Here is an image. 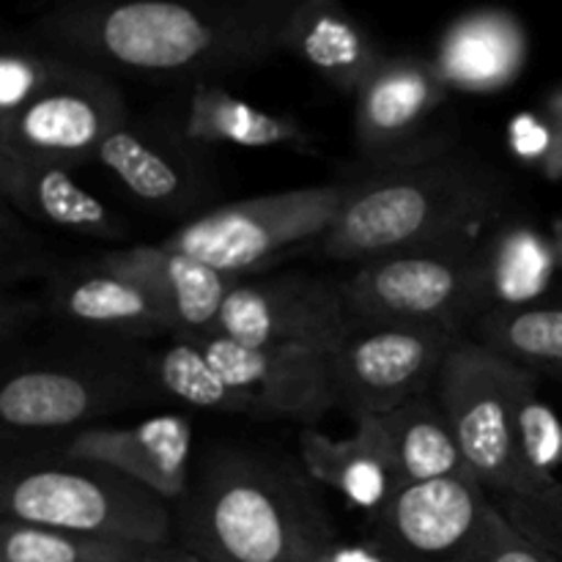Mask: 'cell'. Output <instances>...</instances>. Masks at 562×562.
<instances>
[{
	"label": "cell",
	"mask_w": 562,
	"mask_h": 562,
	"mask_svg": "<svg viewBox=\"0 0 562 562\" xmlns=\"http://www.w3.org/2000/svg\"><path fill=\"white\" fill-rule=\"evenodd\" d=\"M294 0L236 3H80L49 11L33 33L44 49L102 75L217 82L283 49Z\"/></svg>",
	"instance_id": "1"
},
{
	"label": "cell",
	"mask_w": 562,
	"mask_h": 562,
	"mask_svg": "<svg viewBox=\"0 0 562 562\" xmlns=\"http://www.w3.org/2000/svg\"><path fill=\"white\" fill-rule=\"evenodd\" d=\"M508 184L492 165L445 154L423 165L357 179L316 250L329 261L368 263L395 252L483 241L505 220Z\"/></svg>",
	"instance_id": "2"
},
{
	"label": "cell",
	"mask_w": 562,
	"mask_h": 562,
	"mask_svg": "<svg viewBox=\"0 0 562 562\" xmlns=\"http://www.w3.org/2000/svg\"><path fill=\"white\" fill-rule=\"evenodd\" d=\"M173 521L181 547L206 562H313L338 538L294 470L239 450L206 459Z\"/></svg>",
	"instance_id": "3"
},
{
	"label": "cell",
	"mask_w": 562,
	"mask_h": 562,
	"mask_svg": "<svg viewBox=\"0 0 562 562\" xmlns=\"http://www.w3.org/2000/svg\"><path fill=\"white\" fill-rule=\"evenodd\" d=\"M3 519L82 532L137 547H170L173 505L99 461L47 456L11 464L0 494Z\"/></svg>",
	"instance_id": "4"
},
{
	"label": "cell",
	"mask_w": 562,
	"mask_h": 562,
	"mask_svg": "<svg viewBox=\"0 0 562 562\" xmlns=\"http://www.w3.org/2000/svg\"><path fill=\"white\" fill-rule=\"evenodd\" d=\"M483 241L395 252L360 263L340 283L351 322L426 324L461 335L464 322L488 311Z\"/></svg>",
	"instance_id": "5"
},
{
	"label": "cell",
	"mask_w": 562,
	"mask_h": 562,
	"mask_svg": "<svg viewBox=\"0 0 562 562\" xmlns=\"http://www.w3.org/2000/svg\"><path fill=\"white\" fill-rule=\"evenodd\" d=\"M355 184L357 179H349L228 203L198 214L162 245L239 278L296 247L318 245L344 212Z\"/></svg>",
	"instance_id": "6"
},
{
	"label": "cell",
	"mask_w": 562,
	"mask_h": 562,
	"mask_svg": "<svg viewBox=\"0 0 562 562\" xmlns=\"http://www.w3.org/2000/svg\"><path fill=\"white\" fill-rule=\"evenodd\" d=\"M536 373L514 366L477 340L461 338L437 382L456 439L483 488L527 497L530 483L516 453V406Z\"/></svg>",
	"instance_id": "7"
},
{
	"label": "cell",
	"mask_w": 562,
	"mask_h": 562,
	"mask_svg": "<svg viewBox=\"0 0 562 562\" xmlns=\"http://www.w3.org/2000/svg\"><path fill=\"white\" fill-rule=\"evenodd\" d=\"M459 340V333L426 324L351 322L329 351L338 406L360 420L428 395Z\"/></svg>",
	"instance_id": "8"
},
{
	"label": "cell",
	"mask_w": 562,
	"mask_h": 562,
	"mask_svg": "<svg viewBox=\"0 0 562 562\" xmlns=\"http://www.w3.org/2000/svg\"><path fill=\"white\" fill-rule=\"evenodd\" d=\"M130 119L124 93L108 75L69 60L53 86L0 121V151L77 168L97 162L104 143Z\"/></svg>",
	"instance_id": "9"
},
{
	"label": "cell",
	"mask_w": 562,
	"mask_h": 562,
	"mask_svg": "<svg viewBox=\"0 0 562 562\" xmlns=\"http://www.w3.org/2000/svg\"><path fill=\"white\" fill-rule=\"evenodd\" d=\"M431 58L387 55L357 93L355 140L362 157L384 168L423 165L450 154L434 130L448 99Z\"/></svg>",
	"instance_id": "10"
},
{
	"label": "cell",
	"mask_w": 562,
	"mask_h": 562,
	"mask_svg": "<svg viewBox=\"0 0 562 562\" xmlns=\"http://www.w3.org/2000/svg\"><path fill=\"white\" fill-rule=\"evenodd\" d=\"M338 283L291 272L267 280H239L220 311L214 333L247 346H296L333 351L349 329Z\"/></svg>",
	"instance_id": "11"
},
{
	"label": "cell",
	"mask_w": 562,
	"mask_h": 562,
	"mask_svg": "<svg viewBox=\"0 0 562 562\" xmlns=\"http://www.w3.org/2000/svg\"><path fill=\"white\" fill-rule=\"evenodd\" d=\"M497 505L475 477L404 486L368 519L395 562H477Z\"/></svg>",
	"instance_id": "12"
},
{
	"label": "cell",
	"mask_w": 562,
	"mask_h": 562,
	"mask_svg": "<svg viewBox=\"0 0 562 562\" xmlns=\"http://www.w3.org/2000/svg\"><path fill=\"white\" fill-rule=\"evenodd\" d=\"M97 162L143 206L187 214L209 201L214 170L209 148L184 135L181 119H130L99 151Z\"/></svg>",
	"instance_id": "13"
},
{
	"label": "cell",
	"mask_w": 562,
	"mask_h": 562,
	"mask_svg": "<svg viewBox=\"0 0 562 562\" xmlns=\"http://www.w3.org/2000/svg\"><path fill=\"white\" fill-rule=\"evenodd\" d=\"M192 340L223 373L225 382L245 395L250 415L313 423L338 406L327 351L247 346L220 335H201Z\"/></svg>",
	"instance_id": "14"
},
{
	"label": "cell",
	"mask_w": 562,
	"mask_h": 562,
	"mask_svg": "<svg viewBox=\"0 0 562 562\" xmlns=\"http://www.w3.org/2000/svg\"><path fill=\"white\" fill-rule=\"evenodd\" d=\"M143 373L113 362L22 368L0 390V417L16 431H58L135 404Z\"/></svg>",
	"instance_id": "15"
},
{
	"label": "cell",
	"mask_w": 562,
	"mask_h": 562,
	"mask_svg": "<svg viewBox=\"0 0 562 562\" xmlns=\"http://www.w3.org/2000/svg\"><path fill=\"white\" fill-rule=\"evenodd\" d=\"M60 453L113 467L176 505L190 488L192 426L179 415H159L132 428H86Z\"/></svg>",
	"instance_id": "16"
},
{
	"label": "cell",
	"mask_w": 562,
	"mask_h": 562,
	"mask_svg": "<svg viewBox=\"0 0 562 562\" xmlns=\"http://www.w3.org/2000/svg\"><path fill=\"white\" fill-rule=\"evenodd\" d=\"M530 58V36L514 11L486 5L456 16L431 64L448 91L497 93L514 86Z\"/></svg>",
	"instance_id": "17"
},
{
	"label": "cell",
	"mask_w": 562,
	"mask_h": 562,
	"mask_svg": "<svg viewBox=\"0 0 562 562\" xmlns=\"http://www.w3.org/2000/svg\"><path fill=\"white\" fill-rule=\"evenodd\" d=\"M99 263L146 285L173 322V335H212L220 311L239 278L159 245H137L104 252Z\"/></svg>",
	"instance_id": "18"
},
{
	"label": "cell",
	"mask_w": 562,
	"mask_h": 562,
	"mask_svg": "<svg viewBox=\"0 0 562 562\" xmlns=\"http://www.w3.org/2000/svg\"><path fill=\"white\" fill-rule=\"evenodd\" d=\"M49 305L69 324L104 338L137 340L173 333V322L146 285L99 261L60 272L49 289Z\"/></svg>",
	"instance_id": "19"
},
{
	"label": "cell",
	"mask_w": 562,
	"mask_h": 562,
	"mask_svg": "<svg viewBox=\"0 0 562 562\" xmlns=\"http://www.w3.org/2000/svg\"><path fill=\"white\" fill-rule=\"evenodd\" d=\"M300 456L313 481L366 510L368 519L387 508L404 488L379 417H360L349 439H329L316 428H302Z\"/></svg>",
	"instance_id": "20"
},
{
	"label": "cell",
	"mask_w": 562,
	"mask_h": 562,
	"mask_svg": "<svg viewBox=\"0 0 562 562\" xmlns=\"http://www.w3.org/2000/svg\"><path fill=\"white\" fill-rule=\"evenodd\" d=\"M0 192L25 217L93 239H119L124 220L71 176V168L0 151Z\"/></svg>",
	"instance_id": "21"
},
{
	"label": "cell",
	"mask_w": 562,
	"mask_h": 562,
	"mask_svg": "<svg viewBox=\"0 0 562 562\" xmlns=\"http://www.w3.org/2000/svg\"><path fill=\"white\" fill-rule=\"evenodd\" d=\"M283 49L305 60L329 86L355 97L387 60L362 22L335 0H300L285 22Z\"/></svg>",
	"instance_id": "22"
},
{
	"label": "cell",
	"mask_w": 562,
	"mask_h": 562,
	"mask_svg": "<svg viewBox=\"0 0 562 562\" xmlns=\"http://www.w3.org/2000/svg\"><path fill=\"white\" fill-rule=\"evenodd\" d=\"M562 256L549 236L525 220H503L483 241L488 311L536 305L547 296Z\"/></svg>",
	"instance_id": "23"
},
{
	"label": "cell",
	"mask_w": 562,
	"mask_h": 562,
	"mask_svg": "<svg viewBox=\"0 0 562 562\" xmlns=\"http://www.w3.org/2000/svg\"><path fill=\"white\" fill-rule=\"evenodd\" d=\"M184 135L201 146L239 148H305L307 132L294 115L269 113L256 104L236 99L217 82L195 86L179 115Z\"/></svg>",
	"instance_id": "24"
},
{
	"label": "cell",
	"mask_w": 562,
	"mask_h": 562,
	"mask_svg": "<svg viewBox=\"0 0 562 562\" xmlns=\"http://www.w3.org/2000/svg\"><path fill=\"white\" fill-rule=\"evenodd\" d=\"M379 420L387 434L404 486L450 481V477H475L437 398L420 395Z\"/></svg>",
	"instance_id": "25"
},
{
	"label": "cell",
	"mask_w": 562,
	"mask_h": 562,
	"mask_svg": "<svg viewBox=\"0 0 562 562\" xmlns=\"http://www.w3.org/2000/svg\"><path fill=\"white\" fill-rule=\"evenodd\" d=\"M477 344L530 373L562 376V300L486 311L477 318Z\"/></svg>",
	"instance_id": "26"
},
{
	"label": "cell",
	"mask_w": 562,
	"mask_h": 562,
	"mask_svg": "<svg viewBox=\"0 0 562 562\" xmlns=\"http://www.w3.org/2000/svg\"><path fill=\"white\" fill-rule=\"evenodd\" d=\"M146 376L176 401L195 409L223 412V415H250L245 395L236 393L223 373L212 366L201 346L187 335H176L173 344L148 360Z\"/></svg>",
	"instance_id": "27"
},
{
	"label": "cell",
	"mask_w": 562,
	"mask_h": 562,
	"mask_svg": "<svg viewBox=\"0 0 562 562\" xmlns=\"http://www.w3.org/2000/svg\"><path fill=\"white\" fill-rule=\"evenodd\" d=\"M151 547L3 519L0 562H140Z\"/></svg>",
	"instance_id": "28"
},
{
	"label": "cell",
	"mask_w": 562,
	"mask_h": 562,
	"mask_svg": "<svg viewBox=\"0 0 562 562\" xmlns=\"http://www.w3.org/2000/svg\"><path fill=\"white\" fill-rule=\"evenodd\" d=\"M516 453L525 470L530 494H541L562 483L558 467L562 464V423L549 404L538 395L536 379L521 393L516 406Z\"/></svg>",
	"instance_id": "29"
},
{
	"label": "cell",
	"mask_w": 562,
	"mask_h": 562,
	"mask_svg": "<svg viewBox=\"0 0 562 562\" xmlns=\"http://www.w3.org/2000/svg\"><path fill=\"white\" fill-rule=\"evenodd\" d=\"M66 69L69 58H60L49 49L5 47V53L0 55V121L20 113Z\"/></svg>",
	"instance_id": "30"
},
{
	"label": "cell",
	"mask_w": 562,
	"mask_h": 562,
	"mask_svg": "<svg viewBox=\"0 0 562 562\" xmlns=\"http://www.w3.org/2000/svg\"><path fill=\"white\" fill-rule=\"evenodd\" d=\"M503 514L521 536L562 562V483L541 494L505 497Z\"/></svg>",
	"instance_id": "31"
},
{
	"label": "cell",
	"mask_w": 562,
	"mask_h": 562,
	"mask_svg": "<svg viewBox=\"0 0 562 562\" xmlns=\"http://www.w3.org/2000/svg\"><path fill=\"white\" fill-rule=\"evenodd\" d=\"M477 562H558L552 554L543 552L541 547L530 541L527 536H521L508 519H505L503 510H494L492 525H488L486 541H483Z\"/></svg>",
	"instance_id": "32"
},
{
	"label": "cell",
	"mask_w": 562,
	"mask_h": 562,
	"mask_svg": "<svg viewBox=\"0 0 562 562\" xmlns=\"http://www.w3.org/2000/svg\"><path fill=\"white\" fill-rule=\"evenodd\" d=\"M560 132L549 124L543 115L536 113H519L508 121V148L514 157L521 162H530L541 168L554 151Z\"/></svg>",
	"instance_id": "33"
},
{
	"label": "cell",
	"mask_w": 562,
	"mask_h": 562,
	"mask_svg": "<svg viewBox=\"0 0 562 562\" xmlns=\"http://www.w3.org/2000/svg\"><path fill=\"white\" fill-rule=\"evenodd\" d=\"M313 562H395L393 554L382 547L373 536L360 538V541H329Z\"/></svg>",
	"instance_id": "34"
},
{
	"label": "cell",
	"mask_w": 562,
	"mask_h": 562,
	"mask_svg": "<svg viewBox=\"0 0 562 562\" xmlns=\"http://www.w3.org/2000/svg\"><path fill=\"white\" fill-rule=\"evenodd\" d=\"M140 562H206L198 554L187 552L184 547H151L146 554H143Z\"/></svg>",
	"instance_id": "35"
}]
</instances>
